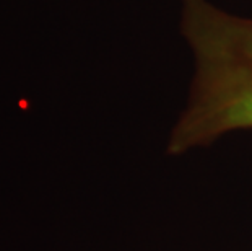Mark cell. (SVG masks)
<instances>
[{
    "label": "cell",
    "mask_w": 252,
    "mask_h": 251,
    "mask_svg": "<svg viewBox=\"0 0 252 251\" xmlns=\"http://www.w3.org/2000/svg\"><path fill=\"white\" fill-rule=\"evenodd\" d=\"M179 30L192 54L194 75L168 139L171 155L252 129V18L212 0H179Z\"/></svg>",
    "instance_id": "cell-1"
}]
</instances>
